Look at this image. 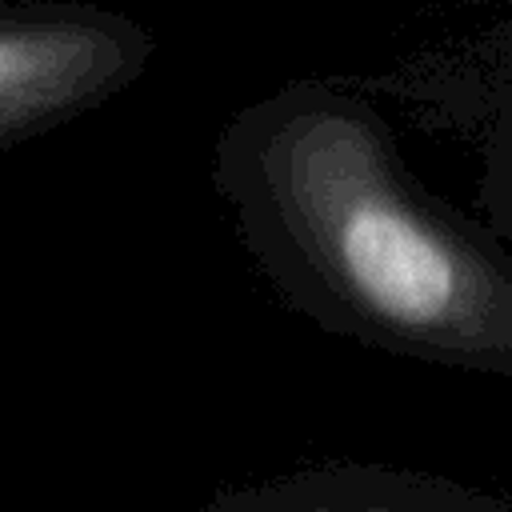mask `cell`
<instances>
[{"label": "cell", "mask_w": 512, "mask_h": 512, "mask_svg": "<svg viewBox=\"0 0 512 512\" xmlns=\"http://www.w3.org/2000/svg\"><path fill=\"white\" fill-rule=\"evenodd\" d=\"M208 512H500L452 484L392 472H320L240 492Z\"/></svg>", "instance_id": "4"}, {"label": "cell", "mask_w": 512, "mask_h": 512, "mask_svg": "<svg viewBox=\"0 0 512 512\" xmlns=\"http://www.w3.org/2000/svg\"><path fill=\"white\" fill-rule=\"evenodd\" d=\"M212 176L296 312L392 356L512 376L508 240L416 180L360 88L304 76L244 104Z\"/></svg>", "instance_id": "1"}, {"label": "cell", "mask_w": 512, "mask_h": 512, "mask_svg": "<svg viewBox=\"0 0 512 512\" xmlns=\"http://www.w3.org/2000/svg\"><path fill=\"white\" fill-rule=\"evenodd\" d=\"M452 108L476 140L480 220L512 244V12L484 28L452 72Z\"/></svg>", "instance_id": "3"}, {"label": "cell", "mask_w": 512, "mask_h": 512, "mask_svg": "<svg viewBox=\"0 0 512 512\" xmlns=\"http://www.w3.org/2000/svg\"><path fill=\"white\" fill-rule=\"evenodd\" d=\"M152 52V32L128 12L0 0V148L112 100L140 80Z\"/></svg>", "instance_id": "2"}]
</instances>
